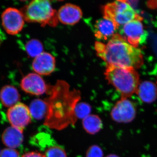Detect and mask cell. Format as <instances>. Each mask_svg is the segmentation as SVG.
<instances>
[{"label":"cell","mask_w":157,"mask_h":157,"mask_svg":"<svg viewBox=\"0 0 157 157\" xmlns=\"http://www.w3.org/2000/svg\"><path fill=\"white\" fill-rule=\"evenodd\" d=\"M49 97L45 99L47 110L44 124L50 128L61 130L74 125L77 118L75 108L81 98L79 91L70 89L66 81L58 80L49 86Z\"/></svg>","instance_id":"1"},{"label":"cell","mask_w":157,"mask_h":157,"mask_svg":"<svg viewBox=\"0 0 157 157\" xmlns=\"http://www.w3.org/2000/svg\"><path fill=\"white\" fill-rule=\"evenodd\" d=\"M95 49L98 56L106 62L107 66L136 70L143 64L141 50L130 45L120 34H114L106 44L96 42Z\"/></svg>","instance_id":"2"},{"label":"cell","mask_w":157,"mask_h":157,"mask_svg":"<svg viewBox=\"0 0 157 157\" xmlns=\"http://www.w3.org/2000/svg\"><path fill=\"white\" fill-rule=\"evenodd\" d=\"M105 78L120 93L122 99L136 94L140 84L139 75L134 68L107 66Z\"/></svg>","instance_id":"3"},{"label":"cell","mask_w":157,"mask_h":157,"mask_svg":"<svg viewBox=\"0 0 157 157\" xmlns=\"http://www.w3.org/2000/svg\"><path fill=\"white\" fill-rule=\"evenodd\" d=\"M25 20L29 22L38 23L42 26H56L58 24V12L46 0H35L21 9Z\"/></svg>","instance_id":"4"},{"label":"cell","mask_w":157,"mask_h":157,"mask_svg":"<svg viewBox=\"0 0 157 157\" xmlns=\"http://www.w3.org/2000/svg\"><path fill=\"white\" fill-rule=\"evenodd\" d=\"M103 10L104 17L114 22L118 28L141 17L126 1L108 3L103 7Z\"/></svg>","instance_id":"5"},{"label":"cell","mask_w":157,"mask_h":157,"mask_svg":"<svg viewBox=\"0 0 157 157\" xmlns=\"http://www.w3.org/2000/svg\"><path fill=\"white\" fill-rule=\"evenodd\" d=\"M142 20L141 17L133 20L122 26L121 29V36L130 45L136 48L146 39Z\"/></svg>","instance_id":"6"},{"label":"cell","mask_w":157,"mask_h":157,"mask_svg":"<svg viewBox=\"0 0 157 157\" xmlns=\"http://www.w3.org/2000/svg\"><path fill=\"white\" fill-rule=\"evenodd\" d=\"M7 117L11 126L22 131L30 123L32 119L29 107L21 102L9 108Z\"/></svg>","instance_id":"7"},{"label":"cell","mask_w":157,"mask_h":157,"mask_svg":"<svg viewBox=\"0 0 157 157\" xmlns=\"http://www.w3.org/2000/svg\"><path fill=\"white\" fill-rule=\"evenodd\" d=\"M25 21L21 11L15 8H8L2 14V25L9 35H16L21 32Z\"/></svg>","instance_id":"8"},{"label":"cell","mask_w":157,"mask_h":157,"mask_svg":"<svg viewBox=\"0 0 157 157\" xmlns=\"http://www.w3.org/2000/svg\"><path fill=\"white\" fill-rule=\"evenodd\" d=\"M136 109L135 104L128 99H121L113 107L110 116L113 121L120 123H128L135 119Z\"/></svg>","instance_id":"9"},{"label":"cell","mask_w":157,"mask_h":157,"mask_svg":"<svg viewBox=\"0 0 157 157\" xmlns=\"http://www.w3.org/2000/svg\"><path fill=\"white\" fill-rule=\"evenodd\" d=\"M21 89L28 94L40 96L48 92L49 86L47 85L39 74L31 73L21 79Z\"/></svg>","instance_id":"10"},{"label":"cell","mask_w":157,"mask_h":157,"mask_svg":"<svg viewBox=\"0 0 157 157\" xmlns=\"http://www.w3.org/2000/svg\"><path fill=\"white\" fill-rule=\"evenodd\" d=\"M58 12L59 21L67 25H74L81 19L82 12L78 6L67 4L62 6Z\"/></svg>","instance_id":"11"},{"label":"cell","mask_w":157,"mask_h":157,"mask_svg":"<svg viewBox=\"0 0 157 157\" xmlns=\"http://www.w3.org/2000/svg\"><path fill=\"white\" fill-rule=\"evenodd\" d=\"M32 67L39 75H49L55 69V58L50 53L43 52L35 58Z\"/></svg>","instance_id":"12"},{"label":"cell","mask_w":157,"mask_h":157,"mask_svg":"<svg viewBox=\"0 0 157 157\" xmlns=\"http://www.w3.org/2000/svg\"><path fill=\"white\" fill-rule=\"evenodd\" d=\"M94 28L95 36L101 40H107L112 37L119 28L114 22L104 17L97 21Z\"/></svg>","instance_id":"13"},{"label":"cell","mask_w":157,"mask_h":157,"mask_svg":"<svg viewBox=\"0 0 157 157\" xmlns=\"http://www.w3.org/2000/svg\"><path fill=\"white\" fill-rule=\"evenodd\" d=\"M23 131L12 126L6 128L2 135V141L8 148L19 147L23 141Z\"/></svg>","instance_id":"14"},{"label":"cell","mask_w":157,"mask_h":157,"mask_svg":"<svg viewBox=\"0 0 157 157\" xmlns=\"http://www.w3.org/2000/svg\"><path fill=\"white\" fill-rule=\"evenodd\" d=\"M136 94L144 103H152L157 98V86L152 82H143L139 84Z\"/></svg>","instance_id":"15"},{"label":"cell","mask_w":157,"mask_h":157,"mask_svg":"<svg viewBox=\"0 0 157 157\" xmlns=\"http://www.w3.org/2000/svg\"><path fill=\"white\" fill-rule=\"evenodd\" d=\"M0 101L3 106L10 108L19 103L20 95L16 88L6 85L0 91Z\"/></svg>","instance_id":"16"},{"label":"cell","mask_w":157,"mask_h":157,"mask_svg":"<svg viewBox=\"0 0 157 157\" xmlns=\"http://www.w3.org/2000/svg\"><path fill=\"white\" fill-rule=\"evenodd\" d=\"M82 124L84 130L91 135L98 133L103 127L101 118L94 114H90L82 119Z\"/></svg>","instance_id":"17"},{"label":"cell","mask_w":157,"mask_h":157,"mask_svg":"<svg viewBox=\"0 0 157 157\" xmlns=\"http://www.w3.org/2000/svg\"><path fill=\"white\" fill-rule=\"evenodd\" d=\"M32 117L37 120H41L46 116L47 105L45 100L37 99L31 102L29 107Z\"/></svg>","instance_id":"18"},{"label":"cell","mask_w":157,"mask_h":157,"mask_svg":"<svg viewBox=\"0 0 157 157\" xmlns=\"http://www.w3.org/2000/svg\"><path fill=\"white\" fill-rule=\"evenodd\" d=\"M25 49L29 56L36 58L43 52V45L39 40L33 39L26 44Z\"/></svg>","instance_id":"19"},{"label":"cell","mask_w":157,"mask_h":157,"mask_svg":"<svg viewBox=\"0 0 157 157\" xmlns=\"http://www.w3.org/2000/svg\"><path fill=\"white\" fill-rule=\"evenodd\" d=\"M91 107L86 103H78L75 108V114L77 119H83L90 115Z\"/></svg>","instance_id":"20"},{"label":"cell","mask_w":157,"mask_h":157,"mask_svg":"<svg viewBox=\"0 0 157 157\" xmlns=\"http://www.w3.org/2000/svg\"><path fill=\"white\" fill-rule=\"evenodd\" d=\"M44 155L45 157H67L65 150L57 145L49 147L45 150Z\"/></svg>","instance_id":"21"},{"label":"cell","mask_w":157,"mask_h":157,"mask_svg":"<svg viewBox=\"0 0 157 157\" xmlns=\"http://www.w3.org/2000/svg\"><path fill=\"white\" fill-rule=\"evenodd\" d=\"M104 153L100 146L93 145L87 150L86 157H103Z\"/></svg>","instance_id":"22"},{"label":"cell","mask_w":157,"mask_h":157,"mask_svg":"<svg viewBox=\"0 0 157 157\" xmlns=\"http://www.w3.org/2000/svg\"><path fill=\"white\" fill-rule=\"evenodd\" d=\"M0 157H19V154L15 149L6 148L0 152Z\"/></svg>","instance_id":"23"},{"label":"cell","mask_w":157,"mask_h":157,"mask_svg":"<svg viewBox=\"0 0 157 157\" xmlns=\"http://www.w3.org/2000/svg\"><path fill=\"white\" fill-rule=\"evenodd\" d=\"M21 157H45L44 154L38 151H31L26 153Z\"/></svg>","instance_id":"24"},{"label":"cell","mask_w":157,"mask_h":157,"mask_svg":"<svg viewBox=\"0 0 157 157\" xmlns=\"http://www.w3.org/2000/svg\"><path fill=\"white\" fill-rule=\"evenodd\" d=\"M106 157H119L118 156H117V155L115 154H110L108 155Z\"/></svg>","instance_id":"25"},{"label":"cell","mask_w":157,"mask_h":157,"mask_svg":"<svg viewBox=\"0 0 157 157\" xmlns=\"http://www.w3.org/2000/svg\"><path fill=\"white\" fill-rule=\"evenodd\" d=\"M156 2V3H155L156 5V6H157V1H156V2Z\"/></svg>","instance_id":"26"},{"label":"cell","mask_w":157,"mask_h":157,"mask_svg":"<svg viewBox=\"0 0 157 157\" xmlns=\"http://www.w3.org/2000/svg\"></svg>","instance_id":"27"}]
</instances>
